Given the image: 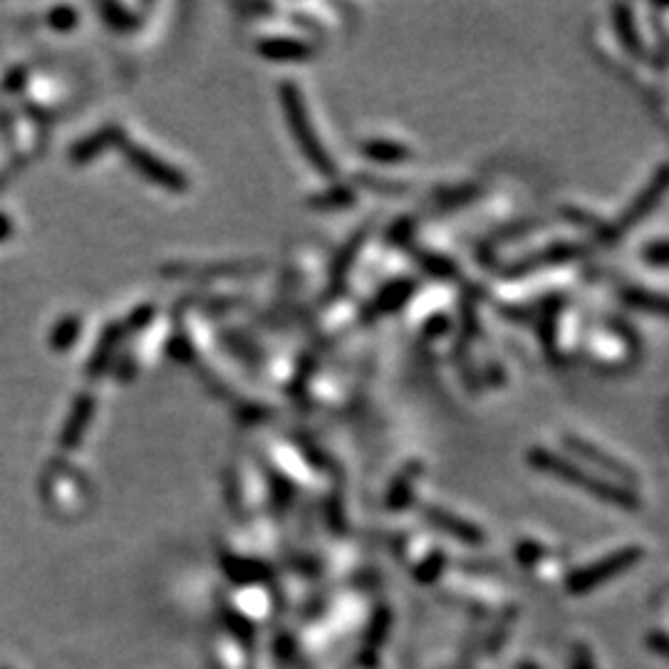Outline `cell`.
<instances>
[{
    "label": "cell",
    "mask_w": 669,
    "mask_h": 669,
    "mask_svg": "<svg viewBox=\"0 0 669 669\" xmlns=\"http://www.w3.org/2000/svg\"><path fill=\"white\" fill-rule=\"evenodd\" d=\"M531 464L538 466V469L543 471H551V474H558L560 479H568L570 484L575 486H583V489H590L593 494H598V499H605V501H613L617 506H635V499H632L630 494H627L625 489H620V486L615 484H608V481H593L588 474H583L580 469H575L573 464H568V461L558 459L556 454H551V451H543V449H533L531 451Z\"/></svg>",
    "instance_id": "obj_1"
},
{
    "label": "cell",
    "mask_w": 669,
    "mask_h": 669,
    "mask_svg": "<svg viewBox=\"0 0 669 669\" xmlns=\"http://www.w3.org/2000/svg\"><path fill=\"white\" fill-rule=\"evenodd\" d=\"M667 191H669V164H665V167H660V171H657V174L652 176L650 186H647V189L642 191V194L637 196L635 201H632L630 209H627L625 214H622L620 223H617V226H615L613 236H620V233L627 231V228L637 226V223L645 219V216L650 214V211L655 209L657 204H660V199L667 194Z\"/></svg>",
    "instance_id": "obj_2"
},
{
    "label": "cell",
    "mask_w": 669,
    "mask_h": 669,
    "mask_svg": "<svg viewBox=\"0 0 669 669\" xmlns=\"http://www.w3.org/2000/svg\"><path fill=\"white\" fill-rule=\"evenodd\" d=\"M637 558H640V551H637V548H625V551L600 560V563L590 565V568H583L580 573L573 575V580H570V590H573V593H580V590L595 588V585H600L603 580H610L615 573H620V570L630 568Z\"/></svg>",
    "instance_id": "obj_3"
},
{
    "label": "cell",
    "mask_w": 669,
    "mask_h": 669,
    "mask_svg": "<svg viewBox=\"0 0 669 669\" xmlns=\"http://www.w3.org/2000/svg\"><path fill=\"white\" fill-rule=\"evenodd\" d=\"M427 516H429V521L434 523V526L442 528V531L454 533V536L461 538V541H466V543H481V541H484V538H481L479 528L471 526L469 521H461V518H456L454 513L444 511V508H427Z\"/></svg>",
    "instance_id": "obj_4"
},
{
    "label": "cell",
    "mask_w": 669,
    "mask_h": 669,
    "mask_svg": "<svg viewBox=\"0 0 669 669\" xmlns=\"http://www.w3.org/2000/svg\"><path fill=\"white\" fill-rule=\"evenodd\" d=\"M568 442L570 449L575 451V454H580L583 459L593 461L595 466H600V469L610 471V474H617V476H625V479H630V471H627V466L617 464L615 459H610V454H603V451L598 449V446H593L590 442H583V439H575V437H568L565 439Z\"/></svg>",
    "instance_id": "obj_5"
},
{
    "label": "cell",
    "mask_w": 669,
    "mask_h": 669,
    "mask_svg": "<svg viewBox=\"0 0 669 669\" xmlns=\"http://www.w3.org/2000/svg\"><path fill=\"white\" fill-rule=\"evenodd\" d=\"M625 300L640 310H650V313L669 315V295L650 293V290H627Z\"/></svg>",
    "instance_id": "obj_6"
},
{
    "label": "cell",
    "mask_w": 669,
    "mask_h": 669,
    "mask_svg": "<svg viewBox=\"0 0 669 669\" xmlns=\"http://www.w3.org/2000/svg\"><path fill=\"white\" fill-rule=\"evenodd\" d=\"M414 290V283H409V280H402V283H394L390 288L385 290V293L380 295V300H377V310H392L397 308V305H402L404 300H409V295H412Z\"/></svg>",
    "instance_id": "obj_7"
},
{
    "label": "cell",
    "mask_w": 669,
    "mask_h": 669,
    "mask_svg": "<svg viewBox=\"0 0 669 669\" xmlns=\"http://www.w3.org/2000/svg\"><path fill=\"white\" fill-rule=\"evenodd\" d=\"M365 152L370 154L372 159H377V162H402L404 157H409V149H404L402 144H392V142L367 144Z\"/></svg>",
    "instance_id": "obj_8"
},
{
    "label": "cell",
    "mask_w": 669,
    "mask_h": 669,
    "mask_svg": "<svg viewBox=\"0 0 669 669\" xmlns=\"http://www.w3.org/2000/svg\"><path fill=\"white\" fill-rule=\"evenodd\" d=\"M414 479H417V466H409V469L404 471L402 476H399L397 484H394L392 496H399V499H407L409 501V494H412Z\"/></svg>",
    "instance_id": "obj_9"
},
{
    "label": "cell",
    "mask_w": 669,
    "mask_h": 669,
    "mask_svg": "<svg viewBox=\"0 0 669 669\" xmlns=\"http://www.w3.org/2000/svg\"><path fill=\"white\" fill-rule=\"evenodd\" d=\"M645 256L652 263H669V243H657V246L647 248Z\"/></svg>",
    "instance_id": "obj_10"
}]
</instances>
